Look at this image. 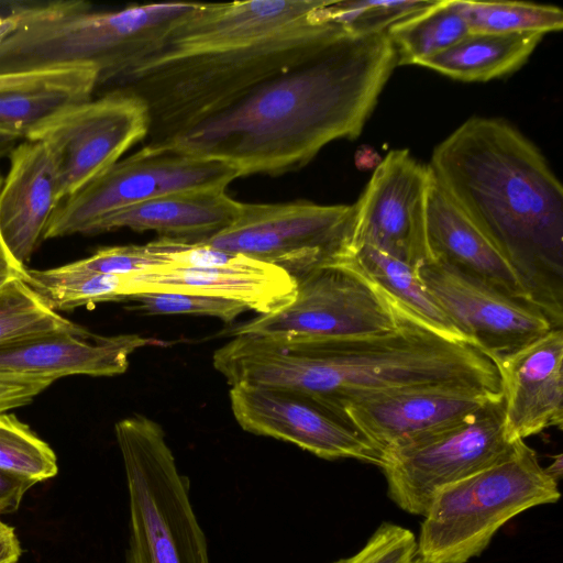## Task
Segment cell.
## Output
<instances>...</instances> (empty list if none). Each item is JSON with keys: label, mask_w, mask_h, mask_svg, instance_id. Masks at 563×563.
Instances as JSON below:
<instances>
[{"label": "cell", "mask_w": 563, "mask_h": 563, "mask_svg": "<svg viewBox=\"0 0 563 563\" xmlns=\"http://www.w3.org/2000/svg\"><path fill=\"white\" fill-rule=\"evenodd\" d=\"M396 66L386 32L343 30L310 57L164 143L229 163L241 177L292 172L327 144L362 133Z\"/></svg>", "instance_id": "cell-1"}, {"label": "cell", "mask_w": 563, "mask_h": 563, "mask_svg": "<svg viewBox=\"0 0 563 563\" xmlns=\"http://www.w3.org/2000/svg\"><path fill=\"white\" fill-rule=\"evenodd\" d=\"M212 361L231 386L289 389L343 419L345 407L399 390L443 386L500 393L497 369L485 354L404 308L399 325L387 333L324 342L238 334Z\"/></svg>", "instance_id": "cell-2"}, {"label": "cell", "mask_w": 563, "mask_h": 563, "mask_svg": "<svg viewBox=\"0 0 563 563\" xmlns=\"http://www.w3.org/2000/svg\"><path fill=\"white\" fill-rule=\"evenodd\" d=\"M428 168L562 328L563 189L542 153L506 120L474 117L435 146Z\"/></svg>", "instance_id": "cell-3"}, {"label": "cell", "mask_w": 563, "mask_h": 563, "mask_svg": "<svg viewBox=\"0 0 563 563\" xmlns=\"http://www.w3.org/2000/svg\"><path fill=\"white\" fill-rule=\"evenodd\" d=\"M319 10L292 26L249 44L141 60L101 91H120L137 98L148 118L145 144L164 143L334 40L344 29L322 20Z\"/></svg>", "instance_id": "cell-4"}, {"label": "cell", "mask_w": 563, "mask_h": 563, "mask_svg": "<svg viewBox=\"0 0 563 563\" xmlns=\"http://www.w3.org/2000/svg\"><path fill=\"white\" fill-rule=\"evenodd\" d=\"M195 2L97 11L82 0L11 2L18 27L0 42V74L88 64L101 90L154 53Z\"/></svg>", "instance_id": "cell-5"}, {"label": "cell", "mask_w": 563, "mask_h": 563, "mask_svg": "<svg viewBox=\"0 0 563 563\" xmlns=\"http://www.w3.org/2000/svg\"><path fill=\"white\" fill-rule=\"evenodd\" d=\"M559 482L525 440L505 460L441 489L417 537L424 563H467L516 516L560 499Z\"/></svg>", "instance_id": "cell-6"}, {"label": "cell", "mask_w": 563, "mask_h": 563, "mask_svg": "<svg viewBox=\"0 0 563 563\" xmlns=\"http://www.w3.org/2000/svg\"><path fill=\"white\" fill-rule=\"evenodd\" d=\"M130 504L126 563H209L189 479L156 421L134 415L114 426Z\"/></svg>", "instance_id": "cell-7"}, {"label": "cell", "mask_w": 563, "mask_h": 563, "mask_svg": "<svg viewBox=\"0 0 563 563\" xmlns=\"http://www.w3.org/2000/svg\"><path fill=\"white\" fill-rule=\"evenodd\" d=\"M401 317L402 308L349 253L296 278L286 306L230 333L286 342L336 341L394 331Z\"/></svg>", "instance_id": "cell-8"}, {"label": "cell", "mask_w": 563, "mask_h": 563, "mask_svg": "<svg viewBox=\"0 0 563 563\" xmlns=\"http://www.w3.org/2000/svg\"><path fill=\"white\" fill-rule=\"evenodd\" d=\"M241 177L231 164L187 153L172 144H145L64 199L43 241L88 234L106 216L161 196L200 189H227Z\"/></svg>", "instance_id": "cell-9"}, {"label": "cell", "mask_w": 563, "mask_h": 563, "mask_svg": "<svg viewBox=\"0 0 563 563\" xmlns=\"http://www.w3.org/2000/svg\"><path fill=\"white\" fill-rule=\"evenodd\" d=\"M354 205L241 202L225 229L199 243L277 266L295 279L351 253Z\"/></svg>", "instance_id": "cell-10"}, {"label": "cell", "mask_w": 563, "mask_h": 563, "mask_svg": "<svg viewBox=\"0 0 563 563\" xmlns=\"http://www.w3.org/2000/svg\"><path fill=\"white\" fill-rule=\"evenodd\" d=\"M516 443L505 437L500 397L454 427L384 453L378 467L388 497L423 517L441 489L505 460Z\"/></svg>", "instance_id": "cell-11"}, {"label": "cell", "mask_w": 563, "mask_h": 563, "mask_svg": "<svg viewBox=\"0 0 563 563\" xmlns=\"http://www.w3.org/2000/svg\"><path fill=\"white\" fill-rule=\"evenodd\" d=\"M147 133L143 103L131 95L110 91L57 111L25 140L41 141L52 152L62 202L121 159Z\"/></svg>", "instance_id": "cell-12"}, {"label": "cell", "mask_w": 563, "mask_h": 563, "mask_svg": "<svg viewBox=\"0 0 563 563\" xmlns=\"http://www.w3.org/2000/svg\"><path fill=\"white\" fill-rule=\"evenodd\" d=\"M416 271L466 342L487 357L518 350L555 328L539 307L448 264L429 261Z\"/></svg>", "instance_id": "cell-13"}, {"label": "cell", "mask_w": 563, "mask_h": 563, "mask_svg": "<svg viewBox=\"0 0 563 563\" xmlns=\"http://www.w3.org/2000/svg\"><path fill=\"white\" fill-rule=\"evenodd\" d=\"M430 178L428 166L408 150H391L354 203L350 251L368 245L413 268L429 262L426 201Z\"/></svg>", "instance_id": "cell-14"}, {"label": "cell", "mask_w": 563, "mask_h": 563, "mask_svg": "<svg viewBox=\"0 0 563 563\" xmlns=\"http://www.w3.org/2000/svg\"><path fill=\"white\" fill-rule=\"evenodd\" d=\"M229 397L235 420L250 433L292 443L324 460L382 463V452L356 428L305 395L238 384Z\"/></svg>", "instance_id": "cell-15"}, {"label": "cell", "mask_w": 563, "mask_h": 563, "mask_svg": "<svg viewBox=\"0 0 563 563\" xmlns=\"http://www.w3.org/2000/svg\"><path fill=\"white\" fill-rule=\"evenodd\" d=\"M500 397L478 388H413L352 404L343 416L384 454L454 427Z\"/></svg>", "instance_id": "cell-16"}, {"label": "cell", "mask_w": 563, "mask_h": 563, "mask_svg": "<svg viewBox=\"0 0 563 563\" xmlns=\"http://www.w3.org/2000/svg\"><path fill=\"white\" fill-rule=\"evenodd\" d=\"M500 383L510 443L563 423V331L554 328L507 354L488 357Z\"/></svg>", "instance_id": "cell-17"}, {"label": "cell", "mask_w": 563, "mask_h": 563, "mask_svg": "<svg viewBox=\"0 0 563 563\" xmlns=\"http://www.w3.org/2000/svg\"><path fill=\"white\" fill-rule=\"evenodd\" d=\"M327 1L195 2L161 46L144 59L220 51L256 42L306 20Z\"/></svg>", "instance_id": "cell-18"}, {"label": "cell", "mask_w": 563, "mask_h": 563, "mask_svg": "<svg viewBox=\"0 0 563 563\" xmlns=\"http://www.w3.org/2000/svg\"><path fill=\"white\" fill-rule=\"evenodd\" d=\"M139 334L97 335L82 328L33 335L0 345V376L56 382L74 375L114 376L137 349L164 345Z\"/></svg>", "instance_id": "cell-19"}, {"label": "cell", "mask_w": 563, "mask_h": 563, "mask_svg": "<svg viewBox=\"0 0 563 563\" xmlns=\"http://www.w3.org/2000/svg\"><path fill=\"white\" fill-rule=\"evenodd\" d=\"M296 279L284 269L243 255L219 267H161L125 275V297L143 292H180L220 297L245 305L260 316L286 306Z\"/></svg>", "instance_id": "cell-20"}, {"label": "cell", "mask_w": 563, "mask_h": 563, "mask_svg": "<svg viewBox=\"0 0 563 563\" xmlns=\"http://www.w3.org/2000/svg\"><path fill=\"white\" fill-rule=\"evenodd\" d=\"M9 157L10 168L0 188V235L25 265L60 203L58 173L52 152L41 141L18 143Z\"/></svg>", "instance_id": "cell-21"}, {"label": "cell", "mask_w": 563, "mask_h": 563, "mask_svg": "<svg viewBox=\"0 0 563 563\" xmlns=\"http://www.w3.org/2000/svg\"><path fill=\"white\" fill-rule=\"evenodd\" d=\"M426 236L430 261L448 264L534 305L508 258L452 202L432 176L426 201Z\"/></svg>", "instance_id": "cell-22"}, {"label": "cell", "mask_w": 563, "mask_h": 563, "mask_svg": "<svg viewBox=\"0 0 563 563\" xmlns=\"http://www.w3.org/2000/svg\"><path fill=\"white\" fill-rule=\"evenodd\" d=\"M240 208L241 202L227 195L225 189L179 191L112 212L99 220L89 235L125 228L199 243L230 225Z\"/></svg>", "instance_id": "cell-23"}, {"label": "cell", "mask_w": 563, "mask_h": 563, "mask_svg": "<svg viewBox=\"0 0 563 563\" xmlns=\"http://www.w3.org/2000/svg\"><path fill=\"white\" fill-rule=\"evenodd\" d=\"M543 34L468 33L446 51L426 59L420 66L463 81H487L520 68L542 40Z\"/></svg>", "instance_id": "cell-24"}, {"label": "cell", "mask_w": 563, "mask_h": 563, "mask_svg": "<svg viewBox=\"0 0 563 563\" xmlns=\"http://www.w3.org/2000/svg\"><path fill=\"white\" fill-rule=\"evenodd\" d=\"M351 253L372 279L407 312L439 333L466 342L427 291L416 268L368 245L358 246Z\"/></svg>", "instance_id": "cell-25"}, {"label": "cell", "mask_w": 563, "mask_h": 563, "mask_svg": "<svg viewBox=\"0 0 563 563\" xmlns=\"http://www.w3.org/2000/svg\"><path fill=\"white\" fill-rule=\"evenodd\" d=\"M386 33L395 48L397 66H420L464 38L470 29L453 0H435L389 26Z\"/></svg>", "instance_id": "cell-26"}, {"label": "cell", "mask_w": 563, "mask_h": 563, "mask_svg": "<svg viewBox=\"0 0 563 563\" xmlns=\"http://www.w3.org/2000/svg\"><path fill=\"white\" fill-rule=\"evenodd\" d=\"M96 84H52L0 91V133L26 139L40 123L68 107L89 100Z\"/></svg>", "instance_id": "cell-27"}, {"label": "cell", "mask_w": 563, "mask_h": 563, "mask_svg": "<svg viewBox=\"0 0 563 563\" xmlns=\"http://www.w3.org/2000/svg\"><path fill=\"white\" fill-rule=\"evenodd\" d=\"M466 22L470 33H526L545 34L560 31L563 11L555 5L522 1L453 0Z\"/></svg>", "instance_id": "cell-28"}, {"label": "cell", "mask_w": 563, "mask_h": 563, "mask_svg": "<svg viewBox=\"0 0 563 563\" xmlns=\"http://www.w3.org/2000/svg\"><path fill=\"white\" fill-rule=\"evenodd\" d=\"M80 327L52 310L24 278L0 289V345Z\"/></svg>", "instance_id": "cell-29"}, {"label": "cell", "mask_w": 563, "mask_h": 563, "mask_svg": "<svg viewBox=\"0 0 563 563\" xmlns=\"http://www.w3.org/2000/svg\"><path fill=\"white\" fill-rule=\"evenodd\" d=\"M0 468L35 483L58 472L53 449L14 413L0 412Z\"/></svg>", "instance_id": "cell-30"}, {"label": "cell", "mask_w": 563, "mask_h": 563, "mask_svg": "<svg viewBox=\"0 0 563 563\" xmlns=\"http://www.w3.org/2000/svg\"><path fill=\"white\" fill-rule=\"evenodd\" d=\"M435 0H339L319 10L322 20L353 34L386 32L393 24L431 5Z\"/></svg>", "instance_id": "cell-31"}, {"label": "cell", "mask_w": 563, "mask_h": 563, "mask_svg": "<svg viewBox=\"0 0 563 563\" xmlns=\"http://www.w3.org/2000/svg\"><path fill=\"white\" fill-rule=\"evenodd\" d=\"M145 314H195L231 323L249 308L235 300L180 292H143L129 298Z\"/></svg>", "instance_id": "cell-32"}, {"label": "cell", "mask_w": 563, "mask_h": 563, "mask_svg": "<svg viewBox=\"0 0 563 563\" xmlns=\"http://www.w3.org/2000/svg\"><path fill=\"white\" fill-rule=\"evenodd\" d=\"M331 563H424L416 534L400 525L384 521L354 554Z\"/></svg>", "instance_id": "cell-33"}, {"label": "cell", "mask_w": 563, "mask_h": 563, "mask_svg": "<svg viewBox=\"0 0 563 563\" xmlns=\"http://www.w3.org/2000/svg\"><path fill=\"white\" fill-rule=\"evenodd\" d=\"M71 264L81 269L119 275L142 273L168 266L158 240L143 245L102 247L92 255Z\"/></svg>", "instance_id": "cell-34"}, {"label": "cell", "mask_w": 563, "mask_h": 563, "mask_svg": "<svg viewBox=\"0 0 563 563\" xmlns=\"http://www.w3.org/2000/svg\"><path fill=\"white\" fill-rule=\"evenodd\" d=\"M96 80L97 69L92 65H67L25 73L0 74V91L52 84L96 82Z\"/></svg>", "instance_id": "cell-35"}, {"label": "cell", "mask_w": 563, "mask_h": 563, "mask_svg": "<svg viewBox=\"0 0 563 563\" xmlns=\"http://www.w3.org/2000/svg\"><path fill=\"white\" fill-rule=\"evenodd\" d=\"M54 382L44 378L0 376V412L26 406Z\"/></svg>", "instance_id": "cell-36"}, {"label": "cell", "mask_w": 563, "mask_h": 563, "mask_svg": "<svg viewBox=\"0 0 563 563\" xmlns=\"http://www.w3.org/2000/svg\"><path fill=\"white\" fill-rule=\"evenodd\" d=\"M35 484L30 478L0 468V515L16 511L26 492Z\"/></svg>", "instance_id": "cell-37"}, {"label": "cell", "mask_w": 563, "mask_h": 563, "mask_svg": "<svg viewBox=\"0 0 563 563\" xmlns=\"http://www.w3.org/2000/svg\"><path fill=\"white\" fill-rule=\"evenodd\" d=\"M26 267L8 250L0 235V289L8 283L24 278Z\"/></svg>", "instance_id": "cell-38"}, {"label": "cell", "mask_w": 563, "mask_h": 563, "mask_svg": "<svg viewBox=\"0 0 563 563\" xmlns=\"http://www.w3.org/2000/svg\"><path fill=\"white\" fill-rule=\"evenodd\" d=\"M22 553L14 529L0 521V563L18 561Z\"/></svg>", "instance_id": "cell-39"}, {"label": "cell", "mask_w": 563, "mask_h": 563, "mask_svg": "<svg viewBox=\"0 0 563 563\" xmlns=\"http://www.w3.org/2000/svg\"><path fill=\"white\" fill-rule=\"evenodd\" d=\"M18 18L11 10V2L0 10V42L7 38L16 27Z\"/></svg>", "instance_id": "cell-40"}, {"label": "cell", "mask_w": 563, "mask_h": 563, "mask_svg": "<svg viewBox=\"0 0 563 563\" xmlns=\"http://www.w3.org/2000/svg\"><path fill=\"white\" fill-rule=\"evenodd\" d=\"M547 473L560 483L563 474V457L562 454H558L553 457V461L544 467Z\"/></svg>", "instance_id": "cell-41"}, {"label": "cell", "mask_w": 563, "mask_h": 563, "mask_svg": "<svg viewBox=\"0 0 563 563\" xmlns=\"http://www.w3.org/2000/svg\"><path fill=\"white\" fill-rule=\"evenodd\" d=\"M18 143L19 139L0 133V159L9 156Z\"/></svg>", "instance_id": "cell-42"}, {"label": "cell", "mask_w": 563, "mask_h": 563, "mask_svg": "<svg viewBox=\"0 0 563 563\" xmlns=\"http://www.w3.org/2000/svg\"><path fill=\"white\" fill-rule=\"evenodd\" d=\"M2 181H3V178H2V176L0 175V188H1Z\"/></svg>", "instance_id": "cell-43"}, {"label": "cell", "mask_w": 563, "mask_h": 563, "mask_svg": "<svg viewBox=\"0 0 563 563\" xmlns=\"http://www.w3.org/2000/svg\"><path fill=\"white\" fill-rule=\"evenodd\" d=\"M10 563H18V561H13V562H10Z\"/></svg>", "instance_id": "cell-44"}]
</instances>
